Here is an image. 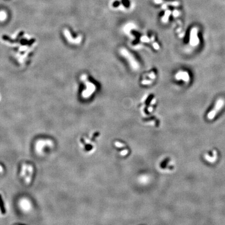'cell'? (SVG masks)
I'll use <instances>...</instances> for the list:
<instances>
[{"label":"cell","instance_id":"1","mask_svg":"<svg viewBox=\"0 0 225 225\" xmlns=\"http://www.w3.org/2000/svg\"><path fill=\"white\" fill-rule=\"evenodd\" d=\"M120 54H122L123 56L126 58L127 60L129 62L130 66L134 69L137 70L139 68V65L138 62L137 63L136 59L134 56H133L131 53H130L126 49H122L120 50Z\"/></svg>","mask_w":225,"mask_h":225},{"label":"cell","instance_id":"6","mask_svg":"<svg viewBox=\"0 0 225 225\" xmlns=\"http://www.w3.org/2000/svg\"><path fill=\"white\" fill-rule=\"evenodd\" d=\"M7 17V15L5 12L4 11L0 12V20H4Z\"/></svg>","mask_w":225,"mask_h":225},{"label":"cell","instance_id":"4","mask_svg":"<svg viewBox=\"0 0 225 225\" xmlns=\"http://www.w3.org/2000/svg\"><path fill=\"white\" fill-rule=\"evenodd\" d=\"M64 33H65V36H66V39H67V40L69 42L72 43H75V41H74L73 39H72L71 36V33H70L69 31L67 29H65V30H64Z\"/></svg>","mask_w":225,"mask_h":225},{"label":"cell","instance_id":"2","mask_svg":"<svg viewBox=\"0 0 225 225\" xmlns=\"http://www.w3.org/2000/svg\"><path fill=\"white\" fill-rule=\"evenodd\" d=\"M197 28H194L191 31L190 35V44L195 46L197 45L199 43V38L197 37Z\"/></svg>","mask_w":225,"mask_h":225},{"label":"cell","instance_id":"3","mask_svg":"<svg viewBox=\"0 0 225 225\" xmlns=\"http://www.w3.org/2000/svg\"><path fill=\"white\" fill-rule=\"evenodd\" d=\"M176 78L177 80H182L185 81H188L189 80V76L187 72L180 71L176 74Z\"/></svg>","mask_w":225,"mask_h":225},{"label":"cell","instance_id":"5","mask_svg":"<svg viewBox=\"0 0 225 225\" xmlns=\"http://www.w3.org/2000/svg\"><path fill=\"white\" fill-rule=\"evenodd\" d=\"M0 210H1L2 214H4L5 213V209L3 201L1 194H0Z\"/></svg>","mask_w":225,"mask_h":225},{"label":"cell","instance_id":"7","mask_svg":"<svg viewBox=\"0 0 225 225\" xmlns=\"http://www.w3.org/2000/svg\"><path fill=\"white\" fill-rule=\"evenodd\" d=\"M208 154H209V155L210 157H213V156H214L213 153V152L211 151H210L208 152Z\"/></svg>","mask_w":225,"mask_h":225}]
</instances>
